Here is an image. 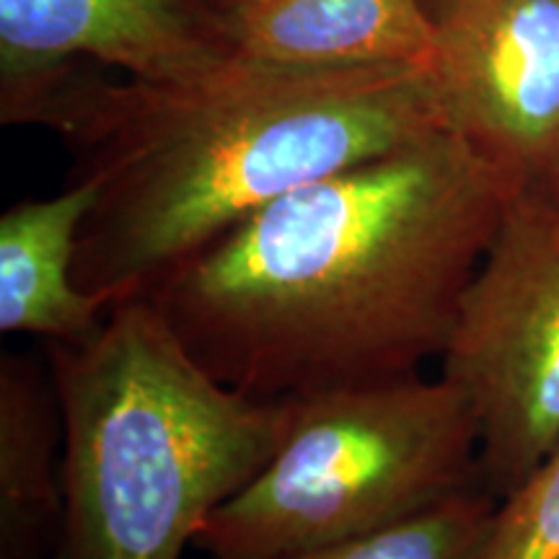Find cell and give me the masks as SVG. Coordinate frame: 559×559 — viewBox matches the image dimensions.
I'll list each match as a JSON object with an SVG mask.
<instances>
[{
	"mask_svg": "<svg viewBox=\"0 0 559 559\" xmlns=\"http://www.w3.org/2000/svg\"><path fill=\"white\" fill-rule=\"evenodd\" d=\"M515 190L451 128L298 187L145 293L257 400L419 376Z\"/></svg>",
	"mask_w": 559,
	"mask_h": 559,
	"instance_id": "6da1fadb",
	"label": "cell"
},
{
	"mask_svg": "<svg viewBox=\"0 0 559 559\" xmlns=\"http://www.w3.org/2000/svg\"><path fill=\"white\" fill-rule=\"evenodd\" d=\"M75 62L0 75V120L55 130L75 177L99 181L75 283L109 311L272 200L445 124L423 66L304 70L234 55L190 79L109 81Z\"/></svg>",
	"mask_w": 559,
	"mask_h": 559,
	"instance_id": "7a4b0ae2",
	"label": "cell"
},
{
	"mask_svg": "<svg viewBox=\"0 0 559 559\" xmlns=\"http://www.w3.org/2000/svg\"><path fill=\"white\" fill-rule=\"evenodd\" d=\"M45 358L62 417L55 559H181L290 423L293 400L221 383L145 298L81 345L45 342Z\"/></svg>",
	"mask_w": 559,
	"mask_h": 559,
	"instance_id": "3957f363",
	"label": "cell"
},
{
	"mask_svg": "<svg viewBox=\"0 0 559 559\" xmlns=\"http://www.w3.org/2000/svg\"><path fill=\"white\" fill-rule=\"evenodd\" d=\"M479 485L477 423L443 376L296 396L275 456L210 515L194 547L210 559L283 557L373 534Z\"/></svg>",
	"mask_w": 559,
	"mask_h": 559,
	"instance_id": "277c9868",
	"label": "cell"
},
{
	"mask_svg": "<svg viewBox=\"0 0 559 559\" xmlns=\"http://www.w3.org/2000/svg\"><path fill=\"white\" fill-rule=\"evenodd\" d=\"M440 376L469 404L479 474L502 500L559 443V202L510 194L459 300Z\"/></svg>",
	"mask_w": 559,
	"mask_h": 559,
	"instance_id": "5b68a950",
	"label": "cell"
},
{
	"mask_svg": "<svg viewBox=\"0 0 559 559\" xmlns=\"http://www.w3.org/2000/svg\"><path fill=\"white\" fill-rule=\"evenodd\" d=\"M428 66L440 117L513 190L559 164V0H445Z\"/></svg>",
	"mask_w": 559,
	"mask_h": 559,
	"instance_id": "8992f818",
	"label": "cell"
},
{
	"mask_svg": "<svg viewBox=\"0 0 559 559\" xmlns=\"http://www.w3.org/2000/svg\"><path fill=\"white\" fill-rule=\"evenodd\" d=\"M210 0H0V73L70 60L177 81L234 58Z\"/></svg>",
	"mask_w": 559,
	"mask_h": 559,
	"instance_id": "52a82bcc",
	"label": "cell"
},
{
	"mask_svg": "<svg viewBox=\"0 0 559 559\" xmlns=\"http://www.w3.org/2000/svg\"><path fill=\"white\" fill-rule=\"evenodd\" d=\"M223 16L236 55L277 68H425L438 41L425 0H257Z\"/></svg>",
	"mask_w": 559,
	"mask_h": 559,
	"instance_id": "ba28073f",
	"label": "cell"
},
{
	"mask_svg": "<svg viewBox=\"0 0 559 559\" xmlns=\"http://www.w3.org/2000/svg\"><path fill=\"white\" fill-rule=\"evenodd\" d=\"M99 181L75 177L55 198L26 200L0 218V332L81 345L109 309L75 283L81 228L99 200Z\"/></svg>",
	"mask_w": 559,
	"mask_h": 559,
	"instance_id": "9c48e42d",
	"label": "cell"
},
{
	"mask_svg": "<svg viewBox=\"0 0 559 559\" xmlns=\"http://www.w3.org/2000/svg\"><path fill=\"white\" fill-rule=\"evenodd\" d=\"M62 417L47 358H0V559H55Z\"/></svg>",
	"mask_w": 559,
	"mask_h": 559,
	"instance_id": "30bf717a",
	"label": "cell"
},
{
	"mask_svg": "<svg viewBox=\"0 0 559 559\" xmlns=\"http://www.w3.org/2000/svg\"><path fill=\"white\" fill-rule=\"evenodd\" d=\"M498 502L479 485L373 534L270 559H479Z\"/></svg>",
	"mask_w": 559,
	"mask_h": 559,
	"instance_id": "8fae6325",
	"label": "cell"
},
{
	"mask_svg": "<svg viewBox=\"0 0 559 559\" xmlns=\"http://www.w3.org/2000/svg\"><path fill=\"white\" fill-rule=\"evenodd\" d=\"M479 559H559V443L498 502Z\"/></svg>",
	"mask_w": 559,
	"mask_h": 559,
	"instance_id": "7c38bea8",
	"label": "cell"
},
{
	"mask_svg": "<svg viewBox=\"0 0 559 559\" xmlns=\"http://www.w3.org/2000/svg\"><path fill=\"white\" fill-rule=\"evenodd\" d=\"M210 3H213L221 13H228V11H234V9H241V5L257 3V0H210Z\"/></svg>",
	"mask_w": 559,
	"mask_h": 559,
	"instance_id": "4fadbf2b",
	"label": "cell"
},
{
	"mask_svg": "<svg viewBox=\"0 0 559 559\" xmlns=\"http://www.w3.org/2000/svg\"><path fill=\"white\" fill-rule=\"evenodd\" d=\"M544 192L551 194V198H555V200L559 202V164H557V169H555V177H551L549 185L544 187Z\"/></svg>",
	"mask_w": 559,
	"mask_h": 559,
	"instance_id": "5bb4252c",
	"label": "cell"
},
{
	"mask_svg": "<svg viewBox=\"0 0 559 559\" xmlns=\"http://www.w3.org/2000/svg\"><path fill=\"white\" fill-rule=\"evenodd\" d=\"M443 3H445V0H443Z\"/></svg>",
	"mask_w": 559,
	"mask_h": 559,
	"instance_id": "9a60e30c",
	"label": "cell"
}]
</instances>
